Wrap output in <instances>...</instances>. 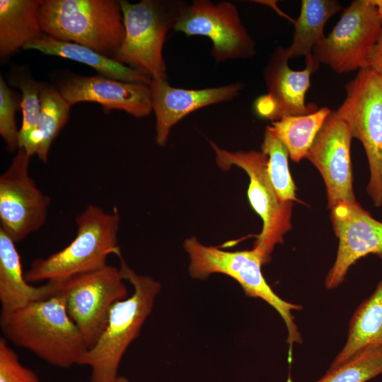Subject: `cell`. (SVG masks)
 Here are the masks:
<instances>
[{"mask_svg":"<svg viewBox=\"0 0 382 382\" xmlns=\"http://www.w3.org/2000/svg\"><path fill=\"white\" fill-rule=\"evenodd\" d=\"M4 337L60 368L81 365L88 347L69 317L60 290L52 296L1 315Z\"/></svg>","mask_w":382,"mask_h":382,"instance_id":"obj_1","label":"cell"},{"mask_svg":"<svg viewBox=\"0 0 382 382\" xmlns=\"http://www.w3.org/2000/svg\"><path fill=\"white\" fill-rule=\"evenodd\" d=\"M76 235L61 250L34 260L25 274L30 282L64 281L107 265L111 254H121L117 245L120 216L117 207L107 212L89 204L76 218Z\"/></svg>","mask_w":382,"mask_h":382,"instance_id":"obj_2","label":"cell"},{"mask_svg":"<svg viewBox=\"0 0 382 382\" xmlns=\"http://www.w3.org/2000/svg\"><path fill=\"white\" fill-rule=\"evenodd\" d=\"M118 257L124 278L132 285L134 291L113 305L105 330L83 357L81 365L88 366L91 370L90 382H117L122 358L139 335L161 290L158 282L138 274L121 254Z\"/></svg>","mask_w":382,"mask_h":382,"instance_id":"obj_3","label":"cell"},{"mask_svg":"<svg viewBox=\"0 0 382 382\" xmlns=\"http://www.w3.org/2000/svg\"><path fill=\"white\" fill-rule=\"evenodd\" d=\"M42 32L113 59L125 37L117 0H43L40 8Z\"/></svg>","mask_w":382,"mask_h":382,"instance_id":"obj_4","label":"cell"},{"mask_svg":"<svg viewBox=\"0 0 382 382\" xmlns=\"http://www.w3.org/2000/svg\"><path fill=\"white\" fill-rule=\"evenodd\" d=\"M184 249L190 257L189 272L192 277L203 279L214 273L231 277L248 296L261 299L279 314L286 328L289 352L294 344L302 342L292 314L293 311H300L302 306L284 300L272 290L262 273L261 267L265 263L255 248L226 251L204 245L192 237L185 241Z\"/></svg>","mask_w":382,"mask_h":382,"instance_id":"obj_5","label":"cell"},{"mask_svg":"<svg viewBox=\"0 0 382 382\" xmlns=\"http://www.w3.org/2000/svg\"><path fill=\"white\" fill-rule=\"evenodd\" d=\"M120 3L125 33L113 59L151 79L168 80L163 44L185 2L122 0Z\"/></svg>","mask_w":382,"mask_h":382,"instance_id":"obj_6","label":"cell"},{"mask_svg":"<svg viewBox=\"0 0 382 382\" xmlns=\"http://www.w3.org/2000/svg\"><path fill=\"white\" fill-rule=\"evenodd\" d=\"M346 97L335 111L352 138L362 144L370 178L366 192L376 207L382 205V74L370 66L358 71L345 86Z\"/></svg>","mask_w":382,"mask_h":382,"instance_id":"obj_7","label":"cell"},{"mask_svg":"<svg viewBox=\"0 0 382 382\" xmlns=\"http://www.w3.org/2000/svg\"><path fill=\"white\" fill-rule=\"evenodd\" d=\"M220 168L228 170L236 166L249 176L248 197L254 211L262 220V228L254 244L265 264L276 245L284 241V235L291 229L293 202H282L267 175V156L262 151L231 152L210 141Z\"/></svg>","mask_w":382,"mask_h":382,"instance_id":"obj_8","label":"cell"},{"mask_svg":"<svg viewBox=\"0 0 382 382\" xmlns=\"http://www.w3.org/2000/svg\"><path fill=\"white\" fill-rule=\"evenodd\" d=\"M125 280L120 268L107 265L63 281L60 292L67 313L88 349L105 330L113 305L127 298Z\"/></svg>","mask_w":382,"mask_h":382,"instance_id":"obj_9","label":"cell"},{"mask_svg":"<svg viewBox=\"0 0 382 382\" xmlns=\"http://www.w3.org/2000/svg\"><path fill=\"white\" fill-rule=\"evenodd\" d=\"M381 29L382 17L372 0L353 1L313 55L338 74L365 68Z\"/></svg>","mask_w":382,"mask_h":382,"instance_id":"obj_10","label":"cell"},{"mask_svg":"<svg viewBox=\"0 0 382 382\" xmlns=\"http://www.w3.org/2000/svg\"><path fill=\"white\" fill-rule=\"evenodd\" d=\"M173 30L187 36L209 37L212 42L211 54L216 63L250 58L256 52L255 42L243 26L236 6L229 1L185 3Z\"/></svg>","mask_w":382,"mask_h":382,"instance_id":"obj_11","label":"cell"},{"mask_svg":"<svg viewBox=\"0 0 382 382\" xmlns=\"http://www.w3.org/2000/svg\"><path fill=\"white\" fill-rule=\"evenodd\" d=\"M31 157L19 148L0 176V229L16 243L44 225L51 202L29 175Z\"/></svg>","mask_w":382,"mask_h":382,"instance_id":"obj_12","label":"cell"},{"mask_svg":"<svg viewBox=\"0 0 382 382\" xmlns=\"http://www.w3.org/2000/svg\"><path fill=\"white\" fill-rule=\"evenodd\" d=\"M288 60L286 48L278 46L274 49L263 71L267 94L255 103L258 115L273 122L318 109L315 103H306L305 98L311 76L318 69L320 63L312 54L306 57V68L295 71L289 67Z\"/></svg>","mask_w":382,"mask_h":382,"instance_id":"obj_13","label":"cell"},{"mask_svg":"<svg viewBox=\"0 0 382 382\" xmlns=\"http://www.w3.org/2000/svg\"><path fill=\"white\" fill-rule=\"evenodd\" d=\"M330 219L338 248L325 279L328 289L340 285L349 268L359 259L369 254L382 257V222L373 218L357 202L337 205L330 209Z\"/></svg>","mask_w":382,"mask_h":382,"instance_id":"obj_14","label":"cell"},{"mask_svg":"<svg viewBox=\"0 0 382 382\" xmlns=\"http://www.w3.org/2000/svg\"><path fill=\"white\" fill-rule=\"evenodd\" d=\"M352 139L347 125L332 111L306 156L324 180L329 209L342 203L357 202L350 156Z\"/></svg>","mask_w":382,"mask_h":382,"instance_id":"obj_15","label":"cell"},{"mask_svg":"<svg viewBox=\"0 0 382 382\" xmlns=\"http://www.w3.org/2000/svg\"><path fill=\"white\" fill-rule=\"evenodd\" d=\"M59 93L71 107L80 102L101 105L104 112L124 110L137 117H147L152 110L149 84L112 79L103 75L71 76L60 83Z\"/></svg>","mask_w":382,"mask_h":382,"instance_id":"obj_16","label":"cell"},{"mask_svg":"<svg viewBox=\"0 0 382 382\" xmlns=\"http://www.w3.org/2000/svg\"><path fill=\"white\" fill-rule=\"evenodd\" d=\"M149 86L156 115V142L164 146L171 128L182 118L201 108L233 99L244 85L233 83L194 90L173 87L168 80L151 79Z\"/></svg>","mask_w":382,"mask_h":382,"instance_id":"obj_17","label":"cell"},{"mask_svg":"<svg viewBox=\"0 0 382 382\" xmlns=\"http://www.w3.org/2000/svg\"><path fill=\"white\" fill-rule=\"evenodd\" d=\"M62 284L63 281H48L40 286L31 285L23 272L16 243L0 229L1 315L50 298L61 289Z\"/></svg>","mask_w":382,"mask_h":382,"instance_id":"obj_18","label":"cell"},{"mask_svg":"<svg viewBox=\"0 0 382 382\" xmlns=\"http://www.w3.org/2000/svg\"><path fill=\"white\" fill-rule=\"evenodd\" d=\"M367 348L382 350V279L352 315L347 340L328 369L337 367Z\"/></svg>","mask_w":382,"mask_h":382,"instance_id":"obj_19","label":"cell"},{"mask_svg":"<svg viewBox=\"0 0 382 382\" xmlns=\"http://www.w3.org/2000/svg\"><path fill=\"white\" fill-rule=\"evenodd\" d=\"M43 0H0V57L4 59L45 34L40 23Z\"/></svg>","mask_w":382,"mask_h":382,"instance_id":"obj_20","label":"cell"},{"mask_svg":"<svg viewBox=\"0 0 382 382\" xmlns=\"http://www.w3.org/2000/svg\"><path fill=\"white\" fill-rule=\"evenodd\" d=\"M23 49L35 50L45 54L57 56L84 64L104 76L127 82L150 84L151 78L112 58L83 45L59 40L45 34L40 39L26 45Z\"/></svg>","mask_w":382,"mask_h":382,"instance_id":"obj_21","label":"cell"},{"mask_svg":"<svg viewBox=\"0 0 382 382\" xmlns=\"http://www.w3.org/2000/svg\"><path fill=\"white\" fill-rule=\"evenodd\" d=\"M341 8L335 0H302L300 14L292 21L291 44L286 48L289 59L312 54L313 48L325 37V24Z\"/></svg>","mask_w":382,"mask_h":382,"instance_id":"obj_22","label":"cell"},{"mask_svg":"<svg viewBox=\"0 0 382 382\" xmlns=\"http://www.w3.org/2000/svg\"><path fill=\"white\" fill-rule=\"evenodd\" d=\"M40 117L36 131L32 135L25 151L33 156L36 154L46 163L52 141L66 123L71 106L59 90L42 85L40 91Z\"/></svg>","mask_w":382,"mask_h":382,"instance_id":"obj_23","label":"cell"},{"mask_svg":"<svg viewBox=\"0 0 382 382\" xmlns=\"http://www.w3.org/2000/svg\"><path fill=\"white\" fill-rule=\"evenodd\" d=\"M331 112L323 107L307 115L284 117L268 127L286 148L290 158L297 163L306 158Z\"/></svg>","mask_w":382,"mask_h":382,"instance_id":"obj_24","label":"cell"},{"mask_svg":"<svg viewBox=\"0 0 382 382\" xmlns=\"http://www.w3.org/2000/svg\"><path fill=\"white\" fill-rule=\"evenodd\" d=\"M261 151L267 156V175L279 199L282 202H299L296 185L289 171V152L268 126L265 129Z\"/></svg>","mask_w":382,"mask_h":382,"instance_id":"obj_25","label":"cell"},{"mask_svg":"<svg viewBox=\"0 0 382 382\" xmlns=\"http://www.w3.org/2000/svg\"><path fill=\"white\" fill-rule=\"evenodd\" d=\"M382 374V350L365 349L326 373L316 382H367Z\"/></svg>","mask_w":382,"mask_h":382,"instance_id":"obj_26","label":"cell"},{"mask_svg":"<svg viewBox=\"0 0 382 382\" xmlns=\"http://www.w3.org/2000/svg\"><path fill=\"white\" fill-rule=\"evenodd\" d=\"M14 83L22 93L21 108L23 121L19 130V148L26 150L40 121L41 108L40 96L42 83L32 79L20 77L13 80Z\"/></svg>","mask_w":382,"mask_h":382,"instance_id":"obj_27","label":"cell"},{"mask_svg":"<svg viewBox=\"0 0 382 382\" xmlns=\"http://www.w3.org/2000/svg\"><path fill=\"white\" fill-rule=\"evenodd\" d=\"M21 103L17 95L0 76V134L8 151L19 149V130L16 126V112Z\"/></svg>","mask_w":382,"mask_h":382,"instance_id":"obj_28","label":"cell"},{"mask_svg":"<svg viewBox=\"0 0 382 382\" xmlns=\"http://www.w3.org/2000/svg\"><path fill=\"white\" fill-rule=\"evenodd\" d=\"M0 382H40L33 371L21 364L4 337L0 338Z\"/></svg>","mask_w":382,"mask_h":382,"instance_id":"obj_29","label":"cell"},{"mask_svg":"<svg viewBox=\"0 0 382 382\" xmlns=\"http://www.w3.org/2000/svg\"><path fill=\"white\" fill-rule=\"evenodd\" d=\"M382 74V29L369 59V66Z\"/></svg>","mask_w":382,"mask_h":382,"instance_id":"obj_30","label":"cell"},{"mask_svg":"<svg viewBox=\"0 0 382 382\" xmlns=\"http://www.w3.org/2000/svg\"><path fill=\"white\" fill-rule=\"evenodd\" d=\"M372 2L376 6L379 15L382 17V0H372Z\"/></svg>","mask_w":382,"mask_h":382,"instance_id":"obj_31","label":"cell"},{"mask_svg":"<svg viewBox=\"0 0 382 382\" xmlns=\"http://www.w3.org/2000/svg\"><path fill=\"white\" fill-rule=\"evenodd\" d=\"M117 382H129V380L125 377L119 376Z\"/></svg>","mask_w":382,"mask_h":382,"instance_id":"obj_32","label":"cell"}]
</instances>
